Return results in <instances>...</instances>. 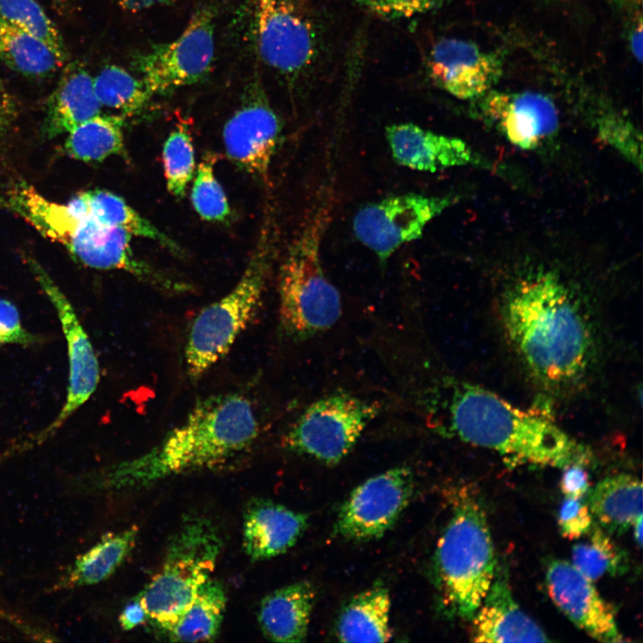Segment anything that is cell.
<instances>
[{
    "label": "cell",
    "mask_w": 643,
    "mask_h": 643,
    "mask_svg": "<svg viewBox=\"0 0 643 643\" xmlns=\"http://www.w3.org/2000/svg\"><path fill=\"white\" fill-rule=\"evenodd\" d=\"M413 473L398 466L358 485L341 505L334 533L363 541L383 536L407 506L413 491Z\"/></svg>",
    "instance_id": "obj_13"
},
{
    "label": "cell",
    "mask_w": 643,
    "mask_h": 643,
    "mask_svg": "<svg viewBox=\"0 0 643 643\" xmlns=\"http://www.w3.org/2000/svg\"><path fill=\"white\" fill-rule=\"evenodd\" d=\"M457 199L452 194L387 196L358 209L353 219V231L384 265L399 247L420 238L427 224Z\"/></svg>",
    "instance_id": "obj_11"
},
{
    "label": "cell",
    "mask_w": 643,
    "mask_h": 643,
    "mask_svg": "<svg viewBox=\"0 0 643 643\" xmlns=\"http://www.w3.org/2000/svg\"><path fill=\"white\" fill-rule=\"evenodd\" d=\"M138 532L137 527H131L104 535L76 560L63 587L92 585L109 578L133 550Z\"/></svg>",
    "instance_id": "obj_30"
},
{
    "label": "cell",
    "mask_w": 643,
    "mask_h": 643,
    "mask_svg": "<svg viewBox=\"0 0 643 643\" xmlns=\"http://www.w3.org/2000/svg\"><path fill=\"white\" fill-rule=\"evenodd\" d=\"M615 5L623 10H634L640 6L641 0H613Z\"/></svg>",
    "instance_id": "obj_45"
},
{
    "label": "cell",
    "mask_w": 643,
    "mask_h": 643,
    "mask_svg": "<svg viewBox=\"0 0 643 643\" xmlns=\"http://www.w3.org/2000/svg\"><path fill=\"white\" fill-rule=\"evenodd\" d=\"M307 580L278 589L260 603L258 623L265 638L275 642H302L307 636L315 601Z\"/></svg>",
    "instance_id": "obj_23"
},
{
    "label": "cell",
    "mask_w": 643,
    "mask_h": 643,
    "mask_svg": "<svg viewBox=\"0 0 643 643\" xmlns=\"http://www.w3.org/2000/svg\"><path fill=\"white\" fill-rule=\"evenodd\" d=\"M259 423L249 399L238 393L199 401L185 422L136 458L110 469L107 485L116 489L147 486L183 472L227 463L256 439Z\"/></svg>",
    "instance_id": "obj_2"
},
{
    "label": "cell",
    "mask_w": 643,
    "mask_h": 643,
    "mask_svg": "<svg viewBox=\"0 0 643 643\" xmlns=\"http://www.w3.org/2000/svg\"><path fill=\"white\" fill-rule=\"evenodd\" d=\"M388 589L374 586L355 595L340 612L336 635L341 642H386L392 639Z\"/></svg>",
    "instance_id": "obj_26"
},
{
    "label": "cell",
    "mask_w": 643,
    "mask_h": 643,
    "mask_svg": "<svg viewBox=\"0 0 643 643\" xmlns=\"http://www.w3.org/2000/svg\"><path fill=\"white\" fill-rule=\"evenodd\" d=\"M599 131L602 136L608 138L609 143H615L617 148L622 149V143L627 150L626 143L629 141L636 145V138H629V136H636L634 127L619 114L608 113L599 120Z\"/></svg>",
    "instance_id": "obj_39"
},
{
    "label": "cell",
    "mask_w": 643,
    "mask_h": 643,
    "mask_svg": "<svg viewBox=\"0 0 643 643\" xmlns=\"http://www.w3.org/2000/svg\"><path fill=\"white\" fill-rule=\"evenodd\" d=\"M642 18L641 15L639 14L638 19L635 20L629 32L630 50L639 63L642 61Z\"/></svg>",
    "instance_id": "obj_43"
},
{
    "label": "cell",
    "mask_w": 643,
    "mask_h": 643,
    "mask_svg": "<svg viewBox=\"0 0 643 643\" xmlns=\"http://www.w3.org/2000/svg\"><path fill=\"white\" fill-rule=\"evenodd\" d=\"M588 505L605 531L623 533L642 516V483L624 473L606 477L589 491Z\"/></svg>",
    "instance_id": "obj_25"
},
{
    "label": "cell",
    "mask_w": 643,
    "mask_h": 643,
    "mask_svg": "<svg viewBox=\"0 0 643 643\" xmlns=\"http://www.w3.org/2000/svg\"><path fill=\"white\" fill-rule=\"evenodd\" d=\"M592 522L588 503L582 498L565 497L558 513V527L564 538L575 539L589 533Z\"/></svg>",
    "instance_id": "obj_37"
},
{
    "label": "cell",
    "mask_w": 643,
    "mask_h": 643,
    "mask_svg": "<svg viewBox=\"0 0 643 643\" xmlns=\"http://www.w3.org/2000/svg\"><path fill=\"white\" fill-rule=\"evenodd\" d=\"M46 106L44 129L47 136L68 133L101 113L93 77L78 61L66 63Z\"/></svg>",
    "instance_id": "obj_22"
},
{
    "label": "cell",
    "mask_w": 643,
    "mask_h": 643,
    "mask_svg": "<svg viewBox=\"0 0 643 643\" xmlns=\"http://www.w3.org/2000/svg\"><path fill=\"white\" fill-rule=\"evenodd\" d=\"M307 523L305 514L269 500L254 499L244 513V551L252 561L278 556L296 543Z\"/></svg>",
    "instance_id": "obj_21"
},
{
    "label": "cell",
    "mask_w": 643,
    "mask_h": 643,
    "mask_svg": "<svg viewBox=\"0 0 643 643\" xmlns=\"http://www.w3.org/2000/svg\"><path fill=\"white\" fill-rule=\"evenodd\" d=\"M146 619L147 614L138 595L123 608L119 616V622L122 630H130L142 624Z\"/></svg>",
    "instance_id": "obj_42"
},
{
    "label": "cell",
    "mask_w": 643,
    "mask_h": 643,
    "mask_svg": "<svg viewBox=\"0 0 643 643\" xmlns=\"http://www.w3.org/2000/svg\"><path fill=\"white\" fill-rule=\"evenodd\" d=\"M385 19H406L426 13L443 0H348Z\"/></svg>",
    "instance_id": "obj_36"
},
{
    "label": "cell",
    "mask_w": 643,
    "mask_h": 643,
    "mask_svg": "<svg viewBox=\"0 0 643 643\" xmlns=\"http://www.w3.org/2000/svg\"><path fill=\"white\" fill-rule=\"evenodd\" d=\"M16 117V101L0 79V138L7 133Z\"/></svg>",
    "instance_id": "obj_41"
},
{
    "label": "cell",
    "mask_w": 643,
    "mask_h": 643,
    "mask_svg": "<svg viewBox=\"0 0 643 643\" xmlns=\"http://www.w3.org/2000/svg\"><path fill=\"white\" fill-rule=\"evenodd\" d=\"M275 236L273 221L266 216L238 282L195 319L185 350L187 373L191 380L200 379L228 353L257 310L274 259Z\"/></svg>",
    "instance_id": "obj_7"
},
{
    "label": "cell",
    "mask_w": 643,
    "mask_h": 643,
    "mask_svg": "<svg viewBox=\"0 0 643 643\" xmlns=\"http://www.w3.org/2000/svg\"><path fill=\"white\" fill-rule=\"evenodd\" d=\"M451 386L447 426L460 440L493 450L510 464L564 469L589 463L586 447L544 415L515 407L474 384Z\"/></svg>",
    "instance_id": "obj_3"
},
{
    "label": "cell",
    "mask_w": 643,
    "mask_h": 643,
    "mask_svg": "<svg viewBox=\"0 0 643 643\" xmlns=\"http://www.w3.org/2000/svg\"><path fill=\"white\" fill-rule=\"evenodd\" d=\"M28 264L56 311L69 361L65 403L53 422L29 441L38 443L55 433L90 398L99 383L100 369L91 341L69 299L37 261L28 258Z\"/></svg>",
    "instance_id": "obj_14"
},
{
    "label": "cell",
    "mask_w": 643,
    "mask_h": 643,
    "mask_svg": "<svg viewBox=\"0 0 643 643\" xmlns=\"http://www.w3.org/2000/svg\"><path fill=\"white\" fill-rule=\"evenodd\" d=\"M473 101L480 118L523 150L539 147L558 129L556 105L544 94L492 88Z\"/></svg>",
    "instance_id": "obj_17"
},
{
    "label": "cell",
    "mask_w": 643,
    "mask_h": 643,
    "mask_svg": "<svg viewBox=\"0 0 643 643\" xmlns=\"http://www.w3.org/2000/svg\"><path fill=\"white\" fill-rule=\"evenodd\" d=\"M474 642H548L542 629L515 602L507 579L499 573L471 619Z\"/></svg>",
    "instance_id": "obj_20"
},
{
    "label": "cell",
    "mask_w": 643,
    "mask_h": 643,
    "mask_svg": "<svg viewBox=\"0 0 643 643\" xmlns=\"http://www.w3.org/2000/svg\"><path fill=\"white\" fill-rule=\"evenodd\" d=\"M216 159V154L210 152L203 156L196 169L190 195L195 211L208 221H224L230 215L225 192L214 175Z\"/></svg>",
    "instance_id": "obj_35"
},
{
    "label": "cell",
    "mask_w": 643,
    "mask_h": 643,
    "mask_svg": "<svg viewBox=\"0 0 643 643\" xmlns=\"http://www.w3.org/2000/svg\"><path fill=\"white\" fill-rule=\"evenodd\" d=\"M170 0H118L120 5L126 11L137 13L157 4L168 3Z\"/></svg>",
    "instance_id": "obj_44"
},
{
    "label": "cell",
    "mask_w": 643,
    "mask_h": 643,
    "mask_svg": "<svg viewBox=\"0 0 643 643\" xmlns=\"http://www.w3.org/2000/svg\"><path fill=\"white\" fill-rule=\"evenodd\" d=\"M213 21V11L201 8L176 39L136 57V69L152 96L195 84L207 76L215 52Z\"/></svg>",
    "instance_id": "obj_12"
},
{
    "label": "cell",
    "mask_w": 643,
    "mask_h": 643,
    "mask_svg": "<svg viewBox=\"0 0 643 643\" xmlns=\"http://www.w3.org/2000/svg\"><path fill=\"white\" fill-rule=\"evenodd\" d=\"M589 539L572 547V565L592 581L605 574H616L623 571L622 552L606 532L591 527Z\"/></svg>",
    "instance_id": "obj_33"
},
{
    "label": "cell",
    "mask_w": 643,
    "mask_h": 643,
    "mask_svg": "<svg viewBox=\"0 0 643 643\" xmlns=\"http://www.w3.org/2000/svg\"><path fill=\"white\" fill-rule=\"evenodd\" d=\"M281 121L258 79L246 88L240 105L224 125L229 159L248 174L267 180L281 134Z\"/></svg>",
    "instance_id": "obj_15"
},
{
    "label": "cell",
    "mask_w": 643,
    "mask_h": 643,
    "mask_svg": "<svg viewBox=\"0 0 643 643\" xmlns=\"http://www.w3.org/2000/svg\"><path fill=\"white\" fill-rule=\"evenodd\" d=\"M0 207L22 217L87 267L118 270L126 257L129 236L125 230L79 216L67 205L48 200L27 184L0 188Z\"/></svg>",
    "instance_id": "obj_9"
},
{
    "label": "cell",
    "mask_w": 643,
    "mask_h": 643,
    "mask_svg": "<svg viewBox=\"0 0 643 643\" xmlns=\"http://www.w3.org/2000/svg\"><path fill=\"white\" fill-rule=\"evenodd\" d=\"M35 342L36 338L22 326L17 307L9 300L0 298V346H29Z\"/></svg>",
    "instance_id": "obj_38"
},
{
    "label": "cell",
    "mask_w": 643,
    "mask_h": 643,
    "mask_svg": "<svg viewBox=\"0 0 643 643\" xmlns=\"http://www.w3.org/2000/svg\"><path fill=\"white\" fill-rule=\"evenodd\" d=\"M0 59L29 78H46L65 64L43 41L0 17Z\"/></svg>",
    "instance_id": "obj_29"
},
{
    "label": "cell",
    "mask_w": 643,
    "mask_h": 643,
    "mask_svg": "<svg viewBox=\"0 0 643 643\" xmlns=\"http://www.w3.org/2000/svg\"><path fill=\"white\" fill-rule=\"evenodd\" d=\"M254 42L262 62L291 88L320 79L330 54L323 17L311 0H252Z\"/></svg>",
    "instance_id": "obj_6"
},
{
    "label": "cell",
    "mask_w": 643,
    "mask_h": 643,
    "mask_svg": "<svg viewBox=\"0 0 643 643\" xmlns=\"http://www.w3.org/2000/svg\"><path fill=\"white\" fill-rule=\"evenodd\" d=\"M221 547L220 531L211 520L187 517L171 538L161 568L139 593L147 619L168 630L210 579Z\"/></svg>",
    "instance_id": "obj_8"
},
{
    "label": "cell",
    "mask_w": 643,
    "mask_h": 643,
    "mask_svg": "<svg viewBox=\"0 0 643 643\" xmlns=\"http://www.w3.org/2000/svg\"><path fill=\"white\" fill-rule=\"evenodd\" d=\"M564 469L560 487L567 497L582 498L589 490V475L584 466L571 464Z\"/></svg>",
    "instance_id": "obj_40"
},
{
    "label": "cell",
    "mask_w": 643,
    "mask_h": 643,
    "mask_svg": "<svg viewBox=\"0 0 643 643\" xmlns=\"http://www.w3.org/2000/svg\"><path fill=\"white\" fill-rule=\"evenodd\" d=\"M122 114L99 113L67 133L66 154L82 162H102L112 155L126 153Z\"/></svg>",
    "instance_id": "obj_28"
},
{
    "label": "cell",
    "mask_w": 643,
    "mask_h": 643,
    "mask_svg": "<svg viewBox=\"0 0 643 643\" xmlns=\"http://www.w3.org/2000/svg\"><path fill=\"white\" fill-rule=\"evenodd\" d=\"M331 209L330 192L326 191L307 212L280 268V325L293 340H306L330 329L342 313L339 292L325 275L321 258Z\"/></svg>",
    "instance_id": "obj_4"
},
{
    "label": "cell",
    "mask_w": 643,
    "mask_h": 643,
    "mask_svg": "<svg viewBox=\"0 0 643 643\" xmlns=\"http://www.w3.org/2000/svg\"><path fill=\"white\" fill-rule=\"evenodd\" d=\"M163 163L168 191L182 198L196 166L192 137L187 124L178 123L169 134L163 147Z\"/></svg>",
    "instance_id": "obj_34"
},
{
    "label": "cell",
    "mask_w": 643,
    "mask_h": 643,
    "mask_svg": "<svg viewBox=\"0 0 643 643\" xmlns=\"http://www.w3.org/2000/svg\"><path fill=\"white\" fill-rule=\"evenodd\" d=\"M438 589L445 609L471 621L489 589L497 560L485 512L470 494L457 493L435 551Z\"/></svg>",
    "instance_id": "obj_5"
},
{
    "label": "cell",
    "mask_w": 643,
    "mask_h": 643,
    "mask_svg": "<svg viewBox=\"0 0 643 643\" xmlns=\"http://www.w3.org/2000/svg\"><path fill=\"white\" fill-rule=\"evenodd\" d=\"M546 586L555 605L580 629L601 642L624 641L612 607L592 580L572 564L552 560L546 570Z\"/></svg>",
    "instance_id": "obj_18"
},
{
    "label": "cell",
    "mask_w": 643,
    "mask_h": 643,
    "mask_svg": "<svg viewBox=\"0 0 643 643\" xmlns=\"http://www.w3.org/2000/svg\"><path fill=\"white\" fill-rule=\"evenodd\" d=\"M642 516L639 517L633 524V534L636 543L640 547L642 545Z\"/></svg>",
    "instance_id": "obj_46"
},
{
    "label": "cell",
    "mask_w": 643,
    "mask_h": 643,
    "mask_svg": "<svg viewBox=\"0 0 643 643\" xmlns=\"http://www.w3.org/2000/svg\"><path fill=\"white\" fill-rule=\"evenodd\" d=\"M93 80L101 105L124 116L142 110L152 97L141 79L118 65L104 66Z\"/></svg>",
    "instance_id": "obj_31"
},
{
    "label": "cell",
    "mask_w": 643,
    "mask_h": 643,
    "mask_svg": "<svg viewBox=\"0 0 643 643\" xmlns=\"http://www.w3.org/2000/svg\"><path fill=\"white\" fill-rule=\"evenodd\" d=\"M67 205L74 213L100 225L121 229L131 236L154 240L174 255H183L177 242L138 213L123 198L110 191L94 189L79 192Z\"/></svg>",
    "instance_id": "obj_24"
},
{
    "label": "cell",
    "mask_w": 643,
    "mask_h": 643,
    "mask_svg": "<svg viewBox=\"0 0 643 643\" xmlns=\"http://www.w3.org/2000/svg\"><path fill=\"white\" fill-rule=\"evenodd\" d=\"M0 17L43 41L64 63L68 62L60 30L37 0H0Z\"/></svg>",
    "instance_id": "obj_32"
},
{
    "label": "cell",
    "mask_w": 643,
    "mask_h": 643,
    "mask_svg": "<svg viewBox=\"0 0 643 643\" xmlns=\"http://www.w3.org/2000/svg\"><path fill=\"white\" fill-rule=\"evenodd\" d=\"M385 138L393 160L413 171L436 172L478 163L472 149L461 138L439 134L412 122L387 126Z\"/></svg>",
    "instance_id": "obj_19"
},
{
    "label": "cell",
    "mask_w": 643,
    "mask_h": 643,
    "mask_svg": "<svg viewBox=\"0 0 643 643\" xmlns=\"http://www.w3.org/2000/svg\"><path fill=\"white\" fill-rule=\"evenodd\" d=\"M377 402L339 391L309 405L284 437L288 450L328 465L352 450L365 427L380 413Z\"/></svg>",
    "instance_id": "obj_10"
},
{
    "label": "cell",
    "mask_w": 643,
    "mask_h": 643,
    "mask_svg": "<svg viewBox=\"0 0 643 643\" xmlns=\"http://www.w3.org/2000/svg\"><path fill=\"white\" fill-rule=\"evenodd\" d=\"M227 603L221 581L209 579L198 589L182 616L165 631L170 641H213L220 631Z\"/></svg>",
    "instance_id": "obj_27"
},
{
    "label": "cell",
    "mask_w": 643,
    "mask_h": 643,
    "mask_svg": "<svg viewBox=\"0 0 643 643\" xmlns=\"http://www.w3.org/2000/svg\"><path fill=\"white\" fill-rule=\"evenodd\" d=\"M425 65L430 79L460 100H475L492 89L504 66L499 54L457 38L438 39Z\"/></svg>",
    "instance_id": "obj_16"
},
{
    "label": "cell",
    "mask_w": 643,
    "mask_h": 643,
    "mask_svg": "<svg viewBox=\"0 0 643 643\" xmlns=\"http://www.w3.org/2000/svg\"><path fill=\"white\" fill-rule=\"evenodd\" d=\"M502 318L515 349L541 382L565 386L583 375L591 356L590 330L555 274L539 272L518 282L504 297Z\"/></svg>",
    "instance_id": "obj_1"
}]
</instances>
